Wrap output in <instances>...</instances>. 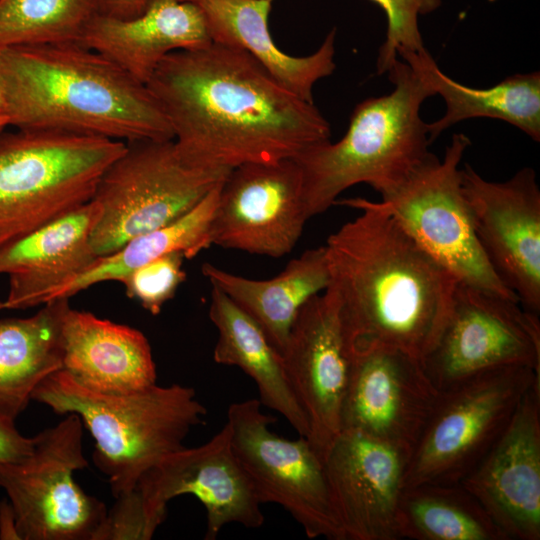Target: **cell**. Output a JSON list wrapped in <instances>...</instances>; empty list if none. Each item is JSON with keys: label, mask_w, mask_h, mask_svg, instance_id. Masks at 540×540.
<instances>
[{"label": "cell", "mask_w": 540, "mask_h": 540, "mask_svg": "<svg viewBox=\"0 0 540 540\" xmlns=\"http://www.w3.org/2000/svg\"><path fill=\"white\" fill-rule=\"evenodd\" d=\"M147 88L161 105L181 159L204 170L295 159L330 140L314 105L277 81L243 49L212 42L158 64Z\"/></svg>", "instance_id": "obj_1"}, {"label": "cell", "mask_w": 540, "mask_h": 540, "mask_svg": "<svg viewBox=\"0 0 540 540\" xmlns=\"http://www.w3.org/2000/svg\"><path fill=\"white\" fill-rule=\"evenodd\" d=\"M336 204L361 212L324 245L349 356L386 348L422 362L449 317L456 279L387 214L358 197Z\"/></svg>", "instance_id": "obj_2"}, {"label": "cell", "mask_w": 540, "mask_h": 540, "mask_svg": "<svg viewBox=\"0 0 540 540\" xmlns=\"http://www.w3.org/2000/svg\"><path fill=\"white\" fill-rule=\"evenodd\" d=\"M0 88L9 126L123 142L173 140L143 84L80 43L0 48Z\"/></svg>", "instance_id": "obj_3"}, {"label": "cell", "mask_w": 540, "mask_h": 540, "mask_svg": "<svg viewBox=\"0 0 540 540\" xmlns=\"http://www.w3.org/2000/svg\"><path fill=\"white\" fill-rule=\"evenodd\" d=\"M387 74L393 89L358 103L340 140L317 143L294 159L302 174L308 220L357 184L369 185L381 197L390 195L434 155L420 115L433 93L400 58Z\"/></svg>", "instance_id": "obj_4"}, {"label": "cell", "mask_w": 540, "mask_h": 540, "mask_svg": "<svg viewBox=\"0 0 540 540\" xmlns=\"http://www.w3.org/2000/svg\"><path fill=\"white\" fill-rule=\"evenodd\" d=\"M32 400L56 414L80 417L95 440L94 463L114 497L134 489L163 457L184 447L207 415L188 386L156 383L133 393L104 394L85 388L62 369L38 385Z\"/></svg>", "instance_id": "obj_5"}, {"label": "cell", "mask_w": 540, "mask_h": 540, "mask_svg": "<svg viewBox=\"0 0 540 540\" xmlns=\"http://www.w3.org/2000/svg\"><path fill=\"white\" fill-rule=\"evenodd\" d=\"M126 143L101 136L17 129L0 134V246L92 200Z\"/></svg>", "instance_id": "obj_6"}, {"label": "cell", "mask_w": 540, "mask_h": 540, "mask_svg": "<svg viewBox=\"0 0 540 540\" xmlns=\"http://www.w3.org/2000/svg\"><path fill=\"white\" fill-rule=\"evenodd\" d=\"M231 170L187 165L173 140L126 142L102 174L92 200L100 217L91 235L97 256L180 218L224 181Z\"/></svg>", "instance_id": "obj_7"}, {"label": "cell", "mask_w": 540, "mask_h": 540, "mask_svg": "<svg viewBox=\"0 0 540 540\" xmlns=\"http://www.w3.org/2000/svg\"><path fill=\"white\" fill-rule=\"evenodd\" d=\"M540 376L514 365L487 370L439 391L412 447L404 488L460 483L482 460Z\"/></svg>", "instance_id": "obj_8"}, {"label": "cell", "mask_w": 540, "mask_h": 540, "mask_svg": "<svg viewBox=\"0 0 540 540\" xmlns=\"http://www.w3.org/2000/svg\"><path fill=\"white\" fill-rule=\"evenodd\" d=\"M469 137L453 134L442 159L433 155L400 188L380 201L361 198L390 216L457 282L516 300L486 258L462 190L460 163Z\"/></svg>", "instance_id": "obj_9"}, {"label": "cell", "mask_w": 540, "mask_h": 540, "mask_svg": "<svg viewBox=\"0 0 540 540\" xmlns=\"http://www.w3.org/2000/svg\"><path fill=\"white\" fill-rule=\"evenodd\" d=\"M83 427L78 415L66 414L32 437L28 455L0 463V487L21 540H98L108 509L73 477L88 466Z\"/></svg>", "instance_id": "obj_10"}, {"label": "cell", "mask_w": 540, "mask_h": 540, "mask_svg": "<svg viewBox=\"0 0 540 540\" xmlns=\"http://www.w3.org/2000/svg\"><path fill=\"white\" fill-rule=\"evenodd\" d=\"M258 399L232 403L227 424L237 459L261 504L280 505L313 539L346 540L322 458L309 441L284 438Z\"/></svg>", "instance_id": "obj_11"}, {"label": "cell", "mask_w": 540, "mask_h": 540, "mask_svg": "<svg viewBox=\"0 0 540 540\" xmlns=\"http://www.w3.org/2000/svg\"><path fill=\"white\" fill-rule=\"evenodd\" d=\"M422 364L438 391L504 366L530 367L540 376L538 315L516 300L457 282L449 317Z\"/></svg>", "instance_id": "obj_12"}, {"label": "cell", "mask_w": 540, "mask_h": 540, "mask_svg": "<svg viewBox=\"0 0 540 540\" xmlns=\"http://www.w3.org/2000/svg\"><path fill=\"white\" fill-rule=\"evenodd\" d=\"M461 183L486 258L520 305L538 315L540 189L536 172L524 167L511 178L495 182L465 164Z\"/></svg>", "instance_id": "obj_13"}, {"label": "cell", "mask_w": 540, "mask_h": 540, "mask_svg": "<svg viewBox=\"0 0 540 540\" xmlns=\"http://www.w3.org/2000/svg\"><path fill=\"white\" fill-rule=\"evenodd\" d=\"M307 220L302 174L294 159L246 163L233 168L220 186L211 241L280 258L295 248Z\"/></svg>", "instance_id": "obj_14"}, {"label": "cell", "mask_w": 540, "mask_h": 540, "mask_svg": "<svg viewBox=\"0 0 540 540\" xmlns=\"http://www.w3.org/2000/svg\"><path fill=\"white\" fill-rule=\"evenodd\" d=\"M135 488L150 509L166 514L170 500L195 496L206 510V540H215L228 524L256 529L265 521L254 486L233 450L227 423L204 444L184 446L163 457Z\"/></svg>", "instance_id": "obj_15"}, {"label": "cell", "mask_w": 540, "mask_h": 540, "mask_svg": "<svg viewBox=\"0 0 540 540\" xmlns=\"http://www.w3.org/2000/svg\"><path fill=\"white\" fill-rule=\"evenodd\" d=\"M281 355L309 423L307 440L323 460L341 432V409L350 371L339 303L329 287L300 309Z\"/></svg>", "instance_id": "obj_16"}, {"label": "cell", "mask_w": 540, "mask_h": 540, "mask_svg": "<svg viewBox=\"0 0 540 540\" xmlns=\"http://www.w3.org/2000/svg\"><path fill=\"white\" fill-rule=\"evenodd\" d=\"M438 395L422 362L403 351L379 348L350 356L341 431H358L412 450Z\"/></svg>", "instance_id": "obj_17"}, {"label": "cell", "mask_w": 540, "mask_h": 540, "mask_svg": "<svg viewBox=\"0 0 540 540\" xmlns=\"http://www.w3.org/2000/svg\"><path fill=\"white\" fill-rule=\"evenodd\" d=\"M411 449L342 430L323 463L346 540L398 539L395 517Z\"/></svg>", "instance_id": "obj_18"}, {"label": "cell", "mask_w": 540, "mask_h": 540, "mask_svg": "<svg viewBox=\"0 0 540 540\" xmlns=\"http://www.w3.org/2000/svg\"><path fill=\"white\" fill-rule=\"evenodd\" d=\"M460 484L507 540H539L540 386L527 391L505 431Z\"/></svg>", "instance_id": "obj_19"}, {"label": "cell", "mask_w": 540, "mask_h": 540, "mask_svg": "<svg viewBox=\"0 0 540 540\" xmlns=\"http://www.w3.org/2000/svg\"><path fill=\"white\" fill-rule=\"evenodd\" d=\"M100 212V206L91 200L0 246V275L9 276L5 309L41 305L48 291L96 260L91 235Z\"/></svg>", "instance_id": "obj_20"}, {"label": "cell", "mask_w": 540, "mask_h": 540, "mask_svg": "<svg viewBox=\"0 0 540 540\" xmlns=\"http://www.w3.org/2000/svg\"><path fill=\"white\" fill-rule=\"evenodd\" d=\"M212 42L200 6L179 0H151L139 16L131 19L99 13L80 40L143 84L168 54L204 48Z\"/></svg>", "instance_id": "obj_21"}, {"label": "cell", "mask_w": 540, "mask_h": 540, "mask_svg": "<svg viewBox=\"0 0 540 540\" xmlns=\"http://www.w3.org/2000/svg\"><path fill=\"white\" fill-rule=\"evenodd\" d=\"M62 344V370L87 389L128 394L157 383L151 346L138 329L70 307Z\"/></svg>", "instance_id": "obj_22"}, {"label": "cell", "mask_w": 540, "mask_h": 540, "mask_svg": "<svg viewBox=\"0 0 540 540\" xmlns=\"http://www.w3.org/2000/svg\"><path fill=\"white\" fill-rule=\"evenodd\" d=\"M273 0H200L213 42L245 50L284 87L313 102L314 85L335 68L336 28L310 55L295 57L280 50L268 28Z\"/></svg>", "instance_id": "obj_23"}, {"label": "cell", "mask_w": 540, "mask_h": 540, "mask_svg": "<svg viewBox=\"0 0 540 540\" xmlns=\"http://www.w3.org/2000/svg\"><path fill=\"white\" fill-rule=\"evenodd\" d=\"M445 103L443 116L426 123L432 143L446 129L472 118L504 121L540 141V73L510 75L488 88L461 84L447 76L428 50L402 58Z\"/></svg>", "instance_id": "obj_24"}, {"label": "cell", "mask_w": 540, "mask_h": 540, "mask_svg": "<svg viewBox=\"0 0 540 540\" xmlns=\"http://www.w3.org/2000/svg\"><path fill=\"white\" fill-rule=\"evenodd\" d=\"M202 273L260 326L281 354L300 309L330 283L324 246L306 250L270 279L246 278L211 263L203 264Z\"/></svg>", "instance_id": "obj_25"}, {"label": "cell", "mask_w": 540, "mask_h": 540, "mask_svg": "<svg viewBox=\"0 0 540 540\" xmlns=\"http://www.w3.org/2000/svg\"><path fill=\"white\" fill-rule=\"evenodd\" d=\"M209 317L218 331L214 361L240 368L257 385L260 403L283 416L299 436L307 439L309 423L288 379L283 357L260 326L213 285Z\"/></svg>", "instance_id": "obj_26"}, {"label": "cell", "mask_w": 540, "mask_h": 540, "mask_svg": "<svg viewBox=\"0 0 540 540\" xmlns=\"http://www.w3.org/2000/svg\"><path fill=\"white\" fill-rule=\"evenodd\" d=\"M68 300L44 303L30 317L0 319V417L15 421L38 385L62 369Z\"/></svg>", "instance_id": "obj_27"}, {"label": "cell", "mask_w": 540, "mask_h": 540, "mask_svg": "<svg viewBox=\"0 0 540 540\" xmlns=\"http://www.w3.org/2000/svg\"><path fill=\"white\" fill-rule=\"evenodd\" d=\"M222 182L195 207L175 221L136 236L115 252L98 256L78 275L48 291L41 305L66 298L107 281H118L138 267L169 253H182L186 259L197 256L212 245L211 225Z\"/></svg>", "instance_id": "obj_28"}, {"label": "cell", "mask_w": 540, "mask_h": 540, "mask_svg": "<svg viewBox=\"0 0 540 540\" xmlns=\"http://www.w3.org/2000/svg\"><path fill=\"white\" fill-rule=\"evenodd\" d=\"M395 526L398 539L507 540L460 483H422L404 488Z\"/></svg>", "instance_id": "obj_29"}, {"label": "cell", "mask_w": 540, "mask_h": 540, "mask_svg": "<svg viewBox=\"0 0 540 540\" xmlns=\"http://www.w3.org/2000/svg\"><path fill=\"white\" fill-rule=\"evenodd\" d=\"M99 0H0V48L80 43Z\"/></svg>", "instance_id": "obj_30"}, {"label": "cell", "mask_w": 540, "mask_h": 540, "mask_svg": "<svg viewBox=\"0 0 540 540\" xmlns=\"http://www.w3.org/2000/svg\"><path fill=\"white\" fill-rule=\"evenodd\" d=\"M385 13L387 29L379 48L377 74L387 73L390 67L407 55L426 50L419 29V17L438 9L442 0H370Z\"/></svg>", "instance_id": "obj_31"}, {"label": "cell", "mask_w": 540, "mask_h": 540, "mask_svg": "<svg viewBox=\"0 0 540 540\" xmlns=\"http://www.w3.org/2000/svg\"><path fill=\"white\" fill-rule=\"evenodd\" d=\"M184 255H162L130 272L120 280L126 295L136 300L152 315H158L186 279Z\"/></svg>", "instance_id": "obj_32"}, {"label": "cell", "mask_w": 540, "mask_h": 540, "mask_svg": "<svg viewBox=\"0 0 540 540\" xmlns=\"http://www.w3.org/2000/svg\"><path fill=\"white\" fill-rule=\"evenodd\" d=\"M115 498L98 540H149L166 519V513L149 508L136 488Z\"/></svg>", "instance_id": "obj_33"}, {"label": "cell", "mask_w": 540, "mask_h": 540, "mask_svg": "<svg viewBox=\"0 0 540 540\" xmlns=\"http://www.w3.org/2000/svg\"><path fill=\"white\" fill-rule=\"evenodd\" d=\"M32 446V437L22 435L14 420L0 417V463L22 459L31 452Z\"/></svg>", "instance_id": "obj_34"}, {"label": "cell", "mask_w": 540, "mask_h": 540, "mask_svg": "<svg viewBox=\"0 0 540 540\" xmlns=\"http://www.w3.org/2000/svg\"><path fill=\"white\" fill-rule=\"evenodd\" d=\"M151 0H99L100 14L117 19L139 16Z\"/></svg>", "instance_id": "obj_35"}, {"label": "cell", "mask_w": 540, "mask_h": 540, "mask_svg": "<svg viewBox=\"0 0 540 540\" xmlns=\"http://www.w3.org/2000/svg\"><path fill=\"white\" fill-rule=\"evenodd\" d=\"M0 539L21 540L16 526V518L8 499L0 501Z\"/></svg>", "instance_id": "obj_36"}, {"label": "cell", "mask_w": 540, "mask_h": 540, "mask_svg": "<svg viewBox=\"0 0 540 540\" xmlns=\"http://www.w3.org/2000/svg\"><path fill=\"white\" fill-rule=\"evenodd\" d=\"M9 126V120L4 111L0 110V134Z\"/></svg>", "instance_id": "obj_37"}, {"label": "cell", "mask_w": 540, "mask_h": 540, "mask_svg": "<svg viewBox=\"0 0 540 540\" xmlns=\"http://www.w3.org/2000/svg\"><path fill=\"white\" fill-rule=\"evenodd\" d=\"M0 110L4 111L3 96L0 88Z\"/></svg>", "instance_id": "obj_38"}, {"label": "cell", "mask_w": 540, "mask_h": 540, "mask_svg": "<svg viewBox=\"0 0 540 540\" xmlns=\"http://www.w3.org/2000/svg\"><path fill=\"white\" fill-rule=\"evenodd\" d=\"M5 309L4 301H0V311Z\"/></svg>", "instance_id": "obj_39"}, {"label": "cell", "mask_w": 540, "mask_h": 540, "mask_svg": "<svg viewBox=\"0 0 540 540\" xmlns=\"http://www.w3.org/2000/svg\"><path fill=\"white\" fill-rule=\"evenodd\" d=\"M179 1H184V2H195V3H196V2H198V1H200V0H179Z\"/></svg>", "instance_id": "obj_40"}, {"label": "cell", "mask_w": 540, "mask_h": 540, "mask_svg": "<svg viewBox=\"0 0 540 540\" xmlns=\"http://www.w3.org/2000/svg\"><path fill=\"white\" fill-rule=\"evenodd\" d=\"M488 1H490V2H494V1H496V0H488Z\"/></svg>", "instance_id": "obj_41"}]
</instances>
